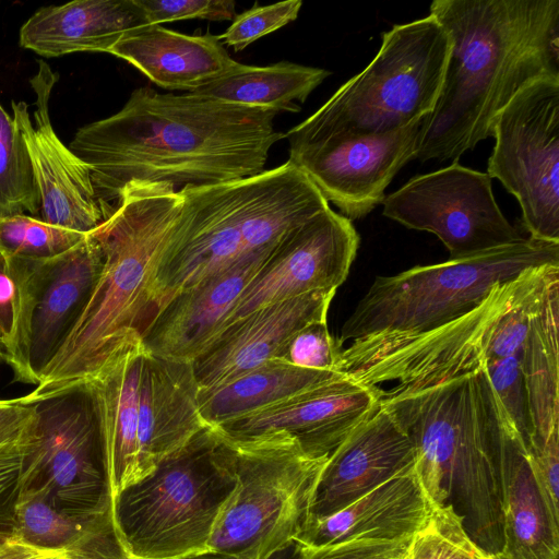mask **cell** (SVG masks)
<instances>
[{
    "instance_id": "cell-1",
    "label": "cell",
    "mask_w": 559,
    "mask_h": 559,
    "mask_svg": "<svg viewBox=\"0 0 559 559\" xmlns=\"http://www.w3.org/2000/svg\"><path fill=\"white\" fill-rule=\"evenodd\" d=\"M278 114L138 87L120 110L78 129L69 148L87 165L110 216L132 181L179 191L262 173L271 147L285 138L274 126Z\"/></svg>"
},
{
    "instance_id": "cell-2",
    "label": "cell",
    "mask_w": 559,
    "mask_h": 559,
    "mask_svg": "<svg viewBox=\"0 0 559 559\" xmlns=\"http://www.w3.org/2000/svg\"><path fill=\"white\" fill-rule=\"evenodd\" d=\"M451 49L416 154L456 162L532 82L559 78V0H435Z\"/></svg>"
},
{
    "instance_id": "cell-3",
    "label": "cell",
    "mask_w": 559,
    "mask_h": 559,
    "mask_svg": "<svg viewBox=\"0 0 559 559\" xmlns=\"http://www.w3.org/2000/svg\"><path fill=\"white\" fill-rule=\"evenodd\" d=\"M377 392L415 448L431 508L450 506L495 559L504 544L501 439L485 368L421 389Z\"/></svg>"
},
{
    "instance_id": "cell-4",
    "label": "cell",
    "mask_w": 559,
    "mask_h": 559,
    "mask_svg": "<svg viewBox=\"0 0 559 559\" xmlns=\"http://www.w3.org/2000/svg\"><path fill=\"white\" fill-rule=\"evenodd\" d=\"M182 205L164 183L129 182L94 234L103 265L67 338L22 401L29 403L90 380L120 348L141 340L155 309L152 286Z\"/></svg>"
},
{
    "instance_id": "cell-5",
    "label": "cell",
    "mask_w": 559,
    "mask_h": 559,
    "mask_svg": "<svg viewBox=\"0 0 559 559\" xmlns=\"http://www.w3.org/2000/svg\"><path fill=\"white\" fill-rule=\"evenodd\" d=\"M179 191L181 211L152 286L155 313L178 292L273 249L330 206L289 160L252 177Z\"/></svg>"
},
{
    "instance_id": "cell-6",
    "label": "cell",
    "mask_w": 559,
    "mask_h": 559,
    "mask_svg": "<svg viewBox=\"0 0 559 559\" xmlns=\"http://www.w3.org/2000/svg\"><path fill=\"white\" fill-rule=\"evenodd\" d=\"M235 487L233 448L206 426L114 500V530L127 559H178L209 550Z\"/></svg>"
},
{
    "instance_id": "cell-7",
    "label": "cell",
    "mask_w": 559,
    "mask_h": 559,
    "mask_svg": "<svg viewBox=\"0 0 559 559\" xmlns=\"http://www.w3.org/2000/svg\"><path fill=\"white\" fill-rule=\"evenodd\" d=\"M381 37L370 63L288 130V142L391 132L432 111L451 49L444 28L429 14Z\"/></svg>"
},
{
    "instance_id": "cell-8",
    "label": "cell",
    "mask_w": 559,
    "mask_h": 559,
    "mask_svg": "<svg viewBox=\"0 0 559 559\" xmlns=\"http://www.w3.org/2000/svg\"><path fill=\"white\" fill-rule=\"evenodd\" d=\"M559 263V243L521 241L462 259L377 276L344 322L338 344L374 335H414L475 309L496 284Z\"/></svg>"
},
{
    "instance_id": "cell-9",
    "label": "cell",
    "mask_w": 559,
    "mask_h": 559,
    "mask_svg": "<svg viewBox=\"0 0 559 559\" xmlns=\"http://www.w3.org/2000/svg\"><path fill=\"white\" fill-rule=\"evenodd\" d=\"M224 437L235 455L236 487L219 511L209 550L237 559H271L306 528L328 457L306 454L282 432Z\"/></svg>"
},
{
    "instance_id": "cell-10",
    "label": "cell",
    "mask_w": 559,
    "mask_h": 559,
    "mask_svg": "<svg viewBox=\"0 0 559 559\" xmlns=\"http://www.w3.org/2000/svg\"><path fill=\"white\" fill-rule=\"evenodd\" d=\"M519 275L493 286L486 299L466 314L414 335H374L349 342L338 354L336 371L373 390L421 389L485 366L488 341L511 305Z\"/></svg>"
},
{
    "instance_id": "cell-11",
    "label": "cell",
    "mask_w": 559,
    "mask_h": 559,
    "mask_svg": "<svg viewBox=\"0 0 559 559\" xmlns=\"http://www.w3.org/2000/svg\"><path fill=\"white\" fill-rule=\"evenodd\" d=\"M29 403L35 407L34 436L19 489L40 487L58 510L78 518L111 514L98 425L86 384Z\"/></svg>"
},
{
    "instance_id": "cell-12",
    "label": "cell",
    "mask_w": 559,
    "mask_h": 559,
    "mask_svg": "<svg viewBox=\"0 0 559 559\" xmlns=\"http://www.w3.org/2000/svg\"><path fill=\"white\" fill-rule=\"evenodd\" d=\"M487 175L515 197L535 240L559 243V78L521 90L493 124Z\"/></svg>"
},
{
    "instance_id": "cell-13",
    "label": "cell",
    "mask_w": 559,
    "mask_h": 559,
    "mask_svg": "<svg viewBox=\"0 0 559 559\" xmlns=\"http://www.w3.org/2000/svg\"><path fill=\"white\" fill-rule=\"evenodd\" d=\"M382 214L403 226L435 234L462 259L524 239L502 214L491 178L453 162L419 175L384 197Z\"/></svg>"
},
{
    "instance_id": "cell-14",
    "label": "cell",
    "mask_w": 559,
    "mask_h": 559,
    "mask_svg": "<svg viewBox=\"0 0 559 559\" xmlns=\"http://www.w3.org/2000/svg\"><path fill=\"white\" fill-rule=\"evenodd\" d=\"M427 116L385 133L288 142L289 162L349 221L370 213L384 190L416 158Z\"/></svg>"
},
{
    "instance_id": "cell-15",
    "label": "cell",
    "mask_w": 559,
    "mask_h": 559,
    "mask_svg": "<svg viewBox=\"0 0 559 559\" xmlns=\"http://www.w3.org/2000/svg\"><path fill=\"white\" fill-rule=\"evenodd\" d=\"M359 242L352 221L330 206L312 216L273 248L240 296L227 325L299 295L336 292L349 274Z\"/></svg>"
},
{
    "instance_id": "cell-16",
    "label": "cell",
    "mask_w": 559,
    "mask_h": 559,
    "mask_svg": "<svg viewBox=\"0 0 559 559\" xmlns=\"http://www.w3.org/2000/svg\"><path fill=\"white\" fill-rule=\"evenodd\" d=\"M58 81L45 61L29 80L36 95L31 120L28 105L12 100V118L25 144L40 199L39 219L91 233L108 214L96 195L87 165L56 134L49 117V99Z\"/></svg>"
},
{
    "instance_id": "cell-17",
    "label": "cell",
    "mask_w": 559,
    "mask_h": 559,
    "mask_svg": "<svg viewBox=\"0 0 559 559\" xmlns=\"http://www.w3.org/2000/svg\"><path fill=\"white\" fill-rule=\"evenodd\" d=\"M379 406L377 390L343 373L216 428L229 438L282 432L312 457H329Z\"/></svg>"
},
{
    "instance_id": "cell-18",
    "label": "cell",
    "mask_w": 559,
    "mask_h": 559,
    "mask_svg": "<svg viewBox=\"0 0 559 559\" xmlns=\"http://www.w3.org/2000/svg\"><path fill=\"white\" fill-rule=\"evenodd\" d=\"M335 293L299 295L231 322L192 361L199 390H212L269 360L283 359L289 342L299 331L326 321Z\"/></svg>"
},
{
    "instance_id": "cell-19",
    "label": "cell",
    "mask_w": 559,
    "mask_h": 559,
    "mask_svg": "<svg viewBox=\"0 0 559 559\" xmlns=\"http://www.w3.org/2000/svg\"><path fill=\"white\" fill-rule=\"evenodd\" d=\"M272 250L247 255L174 295L142 334L145 350L192 364L225 329L240 296Z\"/></svg>"
},
{
    "instance_id": "cell-20",
    "label": "cell",
    "mask_w": 559,
    "mask_h": 559,
    "mask_svg": "<svg viewBox=\"0 0 559 559\" xmlns=\"http://www.w3.org/2000/svg\"><path fill=\"white\" fill-rule=\"evenodd\" d=\"M415 464L412 441L379 404L328 457L314 489L308 523L338 512L394 476L413 469Z\"/></svg>"
},
{
    "instance_id": "cell-21",
    "label": "cell",
    "mask_w": 559,
    "mask_h": 559,
    "mask_svg": "<svg viewBox=\"0 0 559 559\" xmlns=\"http://www.w3.org/2000/svg\"><path fill=\"white\" fill-rule=\"evenodd\" d=\"M103 259L93 230L68 251L37 261L29 344V366L37 384L86 306Z\"/></svg>"
},
{
    "instance_id": "cell-22",
    "label": "cell",
    "mask_w": 559,
    "mask_h": 559,
    "mask_svg": "<svg viewBox=\"0 0 559 559\" xmlns=\"http://www.w3.org/2000/svg\"><path fill=\"white\" fill-rule=\"evenodd\" d=\"M199 391L191 362L145 350L139 400L140 479L206 427L200 415Z\"/></svg>"
},
{
    "instance_id": "cell-23",
    "label": "cell",
    "mask_w": 559,
    "mask_h": 559,
    "mask_svg": "<svg viewBox=\"0 0 559 559\" xmlns=\"http://www.w3.org/2000/svg\"><path fill=\"white\" fill-rule=\"evenodd\" d=\"M145 348L135 341L120 348L90 380L111 504L140 480L139 400Z\"/></svg>"
},
{
    "instance_id": "cell-24",
    "label": "cell",
    "mask_w": 559,
    "mask_h": 559,
    "mask_svg": "<svg viewBox=\"0 0 559 559\" xmlns=\"http://www.w3.org/2000/svg\"><path fill=\"white\" fill-rule=\"evenodd\" d=\"M496 402L501 439L504 544L495 559H559V510L551 504L521 438L497 399Z\"/></svg>"
},
{
    "instance_id": "cell-25",
    "label": "cell",
    "mask_w": 559,
    "mask_h": 559,
    "mask_svg": "<svg viewBox=\"0 0 559 559\" xmlns=\"http://www.w3.org/2000/svg\"><path fill=\"white\" fill-rule=\"evenodd\" d=\"M531 435L524 445L543 477L559 469V280L533 316L521 356Z\"/></svg>"
},
{
    "instance_id": "cell-26",
    "label": "cell",
    "mask_w": 559,
    "mask_h": 559,
    "mask_svg": "<svg viewBox=\"0 0 559 559\" xmlns=\"http://www.w3.org/2000/svg\"><path fill=\"white\" fill-rule=\"evenodd\" d=\"M430 511L431 506L414 467L338 512L308 523L296 543L320 547L353 540H405L425 524Z\"/></svg>"
},
{
    "instance_id": "cell-27",
    "label": "cell",
    "mask_w": 559,
    "mask_h": 559,
    "mask_svg": "<svg viewBox=\"0 0 559 559\" xmlns=\"http://www.w3.org/2000/svg\"><path fill=\"white\" fill-rule=\"evenodd\" d=\"M150 25L136 0H75L38 9L20 28V46L45 58L107 52L127 33Z\"/></svg>"
},
{
    "instance_id": "cell-28",
    "label": "cell",
    "mask_w": 559,
    "mask_h": 559,
    "mask_svg": "<svg viewBox=\"0 0 559 559\" xmlns=\"http://www.w3.org/2000/svg\"><path fill=\"white\" fill-rule=\"evenodd\" d=\"M108 53L129 62L157 86L187 93L204 86L238 63L218 36L188 35L162 25L130 31Z\"/></svg>"
},
{
    "instance_id": "cell-29",
    "label": "cell",
    "mask_w": 559,
    "mask_h": 559,
    "mask_svg": "<svg viewBox=\"0 0 559 559\" xmlns=\"http://www.w3.org/2000/svg\"><path fill=\"white\" fill-rule=\"evenodd\" d=\"M340 373L298 367L284 359H272L219 386L199 391L200 415L206 426L219 427Z\"/></svg>"
},
{
    "instance_id": "cell-30",
    "label": "cell",
    "mask_w": 559,
    "mask_h": 559,
    "mask_svg": "<svg viewBox=\"0 0 559 559\" xmlns=\"http://www.w3.org/2000/svg\"><path fill=\"white\" fill-rule=\"evenodd\" d=\"M330 74L325 69L288 61L264 67L238 62L192 93L245 107L298 112L299 104Z\"/></svg>"
},
{
    "instance_id": "cell-31",
    "label": "cell",
    "mask_w": 559,
    "mask_h": 559,
    "mask_svg": "<svg viewBox=\"0 0 559 559\" xmlns=\"http://www.w3.org/2000/svg\"><path fill=\"white\" fill-rule=\"evenodd\" d=\"M12 513L11 531L38 548L69 551L117 539L111 514L93 519L68 514L40 487L20 488Z\"/></svg>"
},
{
    "instance_id": "cell-32",
    "label": "cell",
    "mask_w": 559,
    "mask_h": 559,
    "mask_svg": "<svg viewBox=\"0 0 559 559\" xmlns=\"http://www.w3.org/2000/svg\"><path fill=\"white\" fill-rule=\"evenodd\" d=\"M37 261L0 254V357L15 381L37 385L29 366Z\"/></svg>"
},
{
    "instance_id": "cell-33",
    "label": "cell",
    "mask_w": 559,
    "mask_h": 559,
    "mask_svg": "<svg viewBox=\"0 0 559 559\" xmlns=\"http://www.w3.org/2000/svg\"><path fill=\"white\" fill-rule=\"evenodd\" d=\"M556 280H559V263L528 267L519 274L513 300L488 341L485 362L522 353L531 320Z\"/></svg>"
},
{
    "instance_id": "cell-34",
    "label": "cell",
    "mask_w": 559,
    "mask_h": 559,
    "mask_svg": "<svg viewBox=\"0 0 559 559\" xmlns=\"http://www.w3.org/2000/svg\"><path fill=\"white\" fill-rule=\"evenodd\" d=\"M17 214L39 218L40 199L23 139L0 104V217Z\"/></svg>"
},
{
    "instance_id": "cell-35",
    "label": "cell",
    "mask_w": 559,
    "mask_h": 559,
    "mask_svg": "<svg viewBox=\"0 0 559 559\" xmlns=\"http://www.w3.org/2000/svg\"><path fill=\"white\" fill-rule=\"evenodd\" d=\"M87 234L55 226L26 214L0 217V254L49 259L73 248Z\"/></svg>"
},
{
    "instance_id": "cell-36",
    "label": "cell",
    "mask_w": 559,
    "mask_h": 559,
    "mask_svg": "<svg viewBox=\"0 0 559 559\" xmlns=\"http://www.w3.org/2000/svg\"><path fill=\"white\" fill-rule=\"evenodd\" d=\"M406 559H492L466 533L450 506L432 507L411 540Z\"/></svg>"
},
{
    "instance_id": "cell-37",
    "label": "cell",
    "mask_w": 559,
    "mask_h": 559,
    "mask_svg": "<svg viewBox=\"0 0 559 559\" xmlns=\"http://www.w3.org/2000/svg\"><path fill=\"white\" fill-rule=\"evenodd\" d=\"M521 354L489 360L485 371L495 396L525 445L531 435L526 392L521 369Z\"/></svg>"
},
{
    "instance_id": "cell-38",
    "label": "cell",
    "mask_w": 559,
    "mask_h": 559,
    "mask_svg": "<svg viewBox=\"0 0 559 559\" xmlns=\"http://www.w3.org/2000/svg\"><path fill=\"white\" fill-rule=\"evenodd\" d=\"M35 407L21 397L0 400V475H19L29 450Z\"/></svg>"
},
{
    "instance_id": "cell-39",
    "label": "cell",
    "mask_w": 559,
    "mask_h": 559,
    "mask_svg": "<svg viewBox=\"0 0 559 559\" xmlns=\"http://www.w3.org/2000/svg\"><path fill=\"white\" fill-rule=\"evenodd\" d=\"M302 7L300 0H288L270 5H254L236 15L228 28L218 35L223 45L241 51L259 38L295 21Z\"/></svg>"
},
{
    "instance_id": "cell-40",
    "label": "cell",
    "mask_w": 559,
    "mask_h": 559,
    "mask_svg": "<svg viewBox=\"0 0 559 559\" xmlns=\"http://www.w3.org/2000/svg\"><path fill=\"white\" fill-rule=\"evenodd\" d=\"M342 347L331 335L326 321L316 322L292 338L283 359L302 368L336 371Z\"/></svg>"
},
{
    "instance_id": "cell-41",
    "label": "cell",
    "mask_w": 559,
    "mask_h": 559,
    "mask_svg": "<svg viewBox=\"0 0 559 559\" xmlns=\"http://www.w3.org/2000/svg\"><path fill=\"white\" fill-rule=\"evenodd\" d=\"M145 12L150 25H162L189 19L211 21L234 20L231 0H136Z\"/></svg>"
},
{
    "instance_id": "cell-42",
    "label": "cell",
    "mask_w": 559,
    "mask_h": 559,
    "mask_svg": "<svg viewBox=\"0 0 559 559\" xmlns=\"http://www.w3.org/2000/svg\"><path fill=\"white\" fill-rule=\"evenodd\" d=\"M412 538L399 542L353 540L320 547L295 543L292 559H406Z\"/></svg>"
},
{
    "instance_id": "cell-43",
    "label": "cell",
    "mask_w": 559,
    "mask_h": 559,
    "mask_svg": "<svg viewBox=\"0 0 559 559\" xmlns=\"http://www.w3.org/2000/svg\"><path fill=\"white\" fill-rule=\"evenodd\" d=\"M59 552L35 547L13 531H0V559H46Z\"/></svg>"
},
{
    "instance_id": "cell-44",
    "label": "cell",
    "mask_w": 559,
    "mask_h": 559,
    "mask_svg": "<svg viewBox=\"0 0 559 559\" xmlns=\"http://www.w3.org/2000/svg\"><path fill=\"white\" fill-rule=\"evenodd\" d=\"M20 475H0V531L13 527L12 508L19 492Z\"/></svg>"
},
{
    "instance_id": "cell-45",
    "label": "cell",
    "mask_w": 559,
    "mask_h": 559,
    "mask_svg": "<svg viewBox=\"0 0 559 559\" xmlns=\"http://www.w3.org/2000/svg\"><path fill=\"white\" fill-rule=\"evenodd\" d=\"M63 559H127L119 542L111 539L64 552Z\"/></svg>"
},
{
    "instance_id": "cell-46",
    "label": "cell",
    "mask_w": 559,
    "mask_h": 559,
    "mask_svg": "<svg viewBox=\"0 0 559 559\" xmlns=\"http://www.w3.org/2000/svg\"><path fill=\"white\" fill-rule=\"evenodd\" d=\"M178 559H237L230 555L215 551V550H205L199 554H193L190 556H186Z\"/></svg>"
},
{
    "instance_id": "cell-47",
    "label": "cell",
    "mask_w": 559,
    "mask_h": 559,
    "mask_svg": "<svg viewBox=\"0 0 559 559\" xmlns=\"http://www.w3.org/2000/svg\"><path fill=\"white\" fill-rule=\"evenodd\" d=\"M64 552H66V551H61V552H59V554H57V555H53V556H51V557H48V558H46V559H63Z\"/></svg>"
},
{
    "instance_id": "cell-48",
    "label": "cell",
    "mask_w": 559,
    "mask_h": 559,
    "mask_svg": "<svg viewBox=\"0 0 559 559\" xmlns=\"http://www.w3.org/2000/svg\"><path fill=\"white\" fill-rule=\"evenodd\" d=\"M0 360H1V357H0Z\"/></svg>"
}]
</instances>
